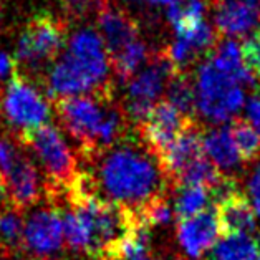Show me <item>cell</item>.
I'll list each match as a JSON object with an SVG mask.
<instances>
[{"label": "cell", "instance_id": "cell-14", "mask_svg": "<svg viewBox=\"0 0 260 260\" xmlns=\"http://www.w3.org/2000/svg\"><path fill=\"white\" fill-rule=\"evenodd\" d=\"M202 138H204V135H202L201 128L198 126V123L192 121L157 159L169 184H174L177 176L189 164L204 156Z\"/></svg>", "mask_w": 260, "mask_h": 260}, {"label": "cell", "instance_id": "cell-22", "mask_svg": "<svg viewBox=\"0 0 260 260\" xmlns=\"http://www.w3.org/2000/svg\"><path fill=\"white\" fill-rule=\"evenodd\" d=\"M224 174H220V171L214 166V164L206 159L204 156L191 162L189 166L177 176L174 182V187H182V186H206L207 189L214 187L215 184L222 181Z\"/></svg>", "mask_w": 260, "mask_h": 260}, {"label": "cell", "instance_id": "cell-20", "mask_svg": "<svg viewBox=\"0 0 260 260\" xmlns=\"http://www.w3.org/2000/svg\"><path fill=\"white\" fill-rule=\"evenodd\" d=\"M166 100L174 105L184 116L192 118L198 110V88L187 72H176L166 86Z\"/></svg>", "mask_w": 260, "mask_h": 260}, {"label": "cell", "instance_id": "cell-9", "mask_svg": "<svg viewBox=\"0 0 260 260\" xmlns=\"http://www.w3.org/2000/svg\"><path fill=\"white\" fill-rule=\"evenodd\" d=\"M192 121L196 119L184 116L168 100H159L151 110L149 116L138 124L139 139L151 151V154L159 159L164 151Z\"/></svg>", "mask_w": 260, "mask_h": 260}, {"label": "cell", "instance_id": "cell-5", "mask_svg": "<svg viewBox=\"0 0 260 260\" xmlns=\"http://www.w3.org/2000/svg\"><path fill=\"white\" fill-rule=\"evenodd\" d=\"M68 42L67 23L43 10L25 25L17 43V61L34 72L53 63Z\"/></svg>", "mask_w": 260, "mask_h": 260}, {"label": "cell", "instance_id": "cell-21", "mask_svg": "<svg viewBox=\"0 0 260 260\" xmlns=\"http://www.w3.org/2000/svg\"><path fill=\"white\" fill-rule=\"evenodd\" d=\"M151 56H153V53L149 52L148 45L138 39L129 43L128 47H124L118 55L110 58V61L116 77L121 81H129L138 75L139 68L151 60Z\"/></svg>", "mask_w": 260, "mask_h": 260}, {"label": "cell", "instance_id": "cell-11", "mask_svg": "<svg viewBox=\"0 0 260 260\" xmlns=\"http://www.w3.org/2000/svg\"><path fill=\"white\" fill-rule=\"evenodd\" d=\"M220 37L240 39L258 28L260 0H207Z\"/></svg>", "mask_w": 260, "mask_h": 260}, {"label": "cell", "instance_id": "cell-18", "mask_svg": "<svg viewBox=\"0 0 260 260\" xmlns=\"http://www.w3.org/2000/svg\"><path fill=\"white\" fill-rule=\"evenodd\" d=\"M204 154L211 159L219 171H232L240 164V153L231 136L229 128H219L209 131L202 138Z\"/></svg>", "mask_w": 260, "mask_h": 260}, {"label": "cell", "instance_id": "cell-17", "mask_svg": "<svg viewBox=\"0 0 260 260\" xmlns=\"http://www.w3.org/2000/svg\"><path fill=\"white\" fill-rule=\"evenodd\" d=\"M209 61L212 63L215 68H219L222 73L231 77L236 83L242 85H255V77L249 68L244 65L242 53H240V45L234 39H227V37H220L209 53Z\"/></svg>", "mask_w": 260, "mask_h": 260}, {"label": "cell", "instance_id": "cell-12", "mask_svg": "<svg viewBox=\"0 0 260 260\" xmlns=\"http://www.w3.org/2000/svg\"><path fill=\"white\" fill-rule=\"evenodd\" d=\"M63 237V214L56 207L40 209L27 220L23 229L25 249L42 260L58 253Z\"/></svg>", "mask_w": 260, "mask_h": 260}, {"label": "cell", "instance_id": "cell-25", "mask_svg": "<svg viewBox=\"0 0 260 260\" xmlns=\"http://www.w3.org/2000/svg\"><path fill=\"white\" fill-rule=\"evenodd\" d=\"M23 219L20 212L10 209L9 212L0 215V244L9 252H18L23 247Z\"/></svg>", "mask_w": 260, "mask_h": 260}, {"label": "cell", "instance_id": "cell-16", "mask_svg": "<svg viewBox=\"0 0 260 260\" xmlns=\"http://www.w3.org/2000/svg\"><path fill=\"white\" fill-rule=\"evenodd\" d=\"M217 209L219 234L222 236H242L257 229V214L249 198L236 191L215 204Z\"/></svg>", "mask_w": 260, "mask_h": 260}, {"label": "cell", "instance_id": "cell-24", "mask_svg": "<svg viewBox=\"0 0 260 260\" xmlns=\"http://www.w3.org/2000/svg\"><path fill=\"white\" fill-rule=\"evenodd\" d=\"M211 192L206 186H182L179 187L174 202V214L177 220L192 217L207 209Z\"/></svg>", "mask_w": 260, "mask_h": 260}, {"label": "cell", "instance_id": "cell-26", "mask_svg": "<svg viewBox=\"0 0 260 260\" xmlns=\"http://www.w3.org/2000/svg\"><path fill=\"white\" fill-rule=\"evenodd\" d=\"M138 219L148 227H166L173 220V209H171L166 194L156 196L148 204H144L139 211H136Z\"/></svg>", "mask_w": 260, "mask_h": 260}, {"label": "cell", "instance_id": "cell-2", "mask_svg": "<svg viewBox=\"0 0 260 260\" xmlns=\"http://www.w3.org/2000/svg\"><path fill=\"white\" fill-rule=\"evenodd\" d=\"M65 196L70 209L86 227L85 255L91 260H123L126 245L138 229V214L126 206L101 198L94 191L91 176L85 173H80Z\"/></svg>", "mask_w": 260, "mask_h": 260}, {"label": "cell", "instance_id": "cell-19", "mask_svg": "<svg viewBox=\"0 0 260 260\" xmlns=\"http://www.w3.org/2000/svg\"><path fill=\"white\" fill-rule=\"evenodd\" d=\"M207 260H260V239L242 236H224L212 245Z\"/></svg>", "mask_w": 260, "mask_h": 260}, {"label": "cell", "instance_id": "cell-34", "mask_svg": "<svg viewBox=\"0 0 260 260\" xmlns=\"http://www.w3.org/2000/svg\"><path fill=\"white\" fill-rule=\"evenodd\" d=\"M148 2L154 5H173L176 2H181V0H148Z\"/></svg>", "mask_w": 260, "mask_h": 260}, {"label": "cell", "instance_id": "cell-1", "mask_svg": "<svg viewBox=\"0 0 260 260\" xmlns=\"http://www.w3.org/2000/svg\"><path fill=\"white\" fill-rule=\"evenodd\" d=\"M96 159H101L96 176H90L94 191L103 192L108 201L136 212L156 196L166 194L169 182L159 161L141 139L135 143L124 138Z\"/></svg>", "mask_w": 260, "mask_h": 260}, {"label": "cell", "instance_id": "cell-31", "mask_svg": "<svg viewBox=\"0 0 260 260\" xmlns=\"http://www.w3.org/2000/svg\"><path fill=\"white\" fill-rule=\"evenodd\" d=\"M247 116L250 123L255 126V129L260 131V93L255 90L253 96L247 101Z\"/></svg>", "mask_w": 260, "mask_h": 260}, {"label": "cell", "instance_id": "cell-27", "mask_svg": "<svg viewBox=\"0 0 260 260\" xmlns=\"http://www.w3.org/2000/svg\"><path fill=\"white\" fill-rule=\"evenodd\" d=\"M63 236H65V240L70 249L85 253L88 245V232L81 219L72 209L63 214Z\"/></svg>", "mask_w": 260, "mask_h": 260}, {"label": "cell", "instance_id": "cell-7", "mask_svg": "<svg viewBox=\"0 0 260 260\" xmlns=\"http://www.w3.org/2000/svg\"><path fill=\"white\" fill-rule=\"evenodd\" d=\"M196 88L199 111L214 123L231 119L244 105V91L240 85L215 68L211 61L199 67Z\"/></svg>", "mask_w": 260, "mask_h": 260}, {"label": "cell", "instance_id": "cell-6", "mask_svg": "<svg viewBox=\"0 0 260 260\" xmlns=\"http://www.w3.org/2000/svg\"><path fill=\"white\" fill-rule=\"evenodd\" d=\"M176 73L166 50H157L153 53L143 72L129 80L126 93L124 115L136 126L141 124L149 116L151 110L159 101L162 91L166 90L169 78Z\"/></svg>", "mask_w": 260, "mask_h": 260}, {"label": "cell", "instance_id": "cell-10", "mask_svg": "<svg viewBox=\"0 0 260 260\" xmlns=\"http://www.w3.org/2000/svg\"><path fill=\"white\" fill-rule=\"evenodd\" d=\"M96 27L110 58L138 40L141 34L139 22L131 15V12L113 0L96 2Z\"/></svg>", "mask_w": 260, "mask_h": 260}, {"label": "cell", "instance_id": "cell-30", "mask_svg": "<svg viewBox=\"0 0 260 260\" xmlns=\"http://www.w3.org/2000/svg\"><path fill=\"white\" fill-rule=\"evenodd\" d=\"M249 191H250V199H252L253 211H255L257 217L260 219V164H258V168L253 171V174L250 177Z\"/></svg>", "mask_w": 260, "mask_h": 260}, {"label": "cell", "instance_id": "cell-15", "mask_svg": "<svg viewBox=\"0 0 260 260\" xmlns=\"http://www.w3.org/2000/svg\"><path fill=\"white\" fill-rule=\"evenodd\" d=\"M9 207L22 212L39 202L40 199V177L35 164L28 157L18 154L15 164L7 174Z\"/></svg>", "mask_w": 260, "mask_h": 260}, {"label": "cell", "instance_id": "cell-8", "mask_svg": "<svg viewBox=\"0 0 260 260\" xmlns=\"http://www.w3.org/2000/svg\"><path fill=\"white\" fill-rule=\"evenodd\" d=\"M4 111L9 123L18 128V133L47 124L50 118L47 100L18 70L10 75L4 96Z\"/></svg>", "mask_w": 260, "mask_h": 260}, {"label": "cell", "instance_id": "cell-3", "mask_svg": "<svg viewBox=\"0 0 260 260\" xmlns=\"http://www.w3.org/2000/svg\"><path fill=\"white\" fill-rule=\"evenodd\" d=\"M55 113L85 159H96L126 138L128 118L113 106V98L98 94L55 98Z\"/></svg>", "mask_w": 260, "mask_h": 260}, {"label": "cell", "instance_id": "cell-23", "mask_svg": "<svg viewBox=\"0 0 260 260\" xmlns=\"http://www.w3.org/2000/svg\"><path fill=\"white\" fill-rule=\"evenodd\" d=\"M229 131L244 161H255L260 157V135L252 123L242 118H234Z\"/></svg>", "mask_w": 260, "mask_h": 260}, {"label": "cell", "instance_id": "cell-29", "mask_svg": "<svg viewBox=\"0 0 260 260\" xmlns=\"http://www.w3.org/2000/svg\"><path fill=\"white\" fill-rule=\"evenodd\" d=\"M18 151L15 149V146L12 144L9 139H2L0 138V171L4 174H7L12 169V166L15 164L17 157H18Z\"/></svg>", "mask_w": 260, "mask_h": 260}, {"label": "cell", "instance_id": "cell-33", "mask_svg": "<svg viewBox=\"0 0 260 260\" xmlns=\"http://www.w3.org/2000/svg\"><path fill=\"white\" fill-rule=\"evenodd\" d=\"M63 4H65V7L70 9V12H73V14H83L86 12V9L91 5V0H61Z\"/></svg>", "mask_w": 260, "mask_h": 260}, {"label": "cell", "instance_id": "cell-32", "mask_svg": "<svg viewBox=\"0 0 260 260\" xmlns=\"http://www.w3.org/2000/svg\"><path fill=\"white\" fill-rule=\"evenodd\" d=\"M17 70V61L10 55L0 52V80L9 77Z\"/></svg>", "mask_w": 260, "mask_h": 260}, {"label": "cell", "instance_id": "cell-4", "mask_svg": "<svg viewBox=\"0 0 260 260\" xmlns=\"http://www.w3.org/2000/svg\"><path fill=\"white\" fill-rule=\"evenodd\" d=\"M18 141L35 151L45 171L48 194H65L78 179V161L61 133L53 124H43L18 133Z\"/></svg>", "mask_w": 260, "mask_h": 260}, {"label": "cell", "instance_id": "cell-28", "mask_svg": "<svg viewBox=\"0 0 260 260\" xmlns=\"http://www.w3.org/2000/svg\"><path fill=\"white\" fill-rule=\"evenodd\" d=\"M244 65L253 73V77L260 78V28L247 37L240 47Z\"/></svg>", "mask_w": 260, "mask_h": 260}, {"label": "cell", "instance_id": "cell-13", "mask_svg": "<svg viewBox=\"0 0 260 260\" xmlns=\"http://www.w3.org/2000/svg\"><path fill=\"white\" fill-rule=\"evenodd\" d=\"M219 234L217 209L214 206L204 209L192 217L177 220V239L191 258H199L215 244Z\"/></svg>", "mask_w": 260, "mask_h": 260}]
</instances>
